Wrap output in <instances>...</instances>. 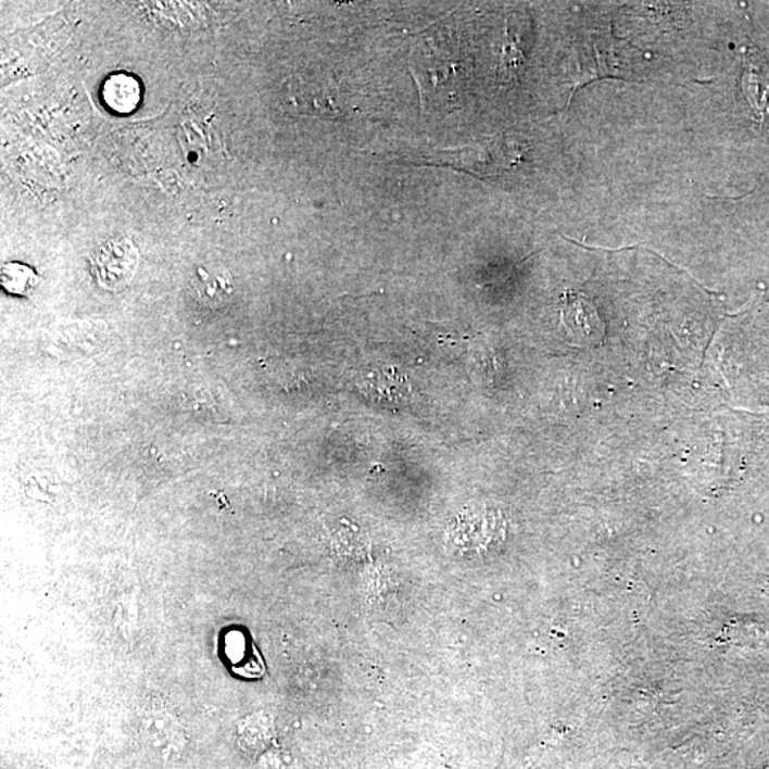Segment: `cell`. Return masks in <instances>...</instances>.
<instances>
[{"label":"cell","mask_w":769,"mask_h":769,"mask_svg":"<svg viewBox=\"0 0 769 769\" xmlns=\"http://www.w3.org/2000/svg\"><path fill=\"white\" fill-rule=\"evenodd\" d=\"M139 251L126 237L112 238L96 250L93 272L106 290H121L131 281L139 267Z\"/></svg>","instance_id":"1"},{"label":"cell","mask_w":769,"mask_h":769,"mask_svg":"<svg viewBox=\"0 0 769 769\" xmlns=\"http://www.w3.org/2000/svg\"><path fill=\"white\" fill-rule=\"evenodd\" d=\"M191 291L201 304L214 308L230 300L235 292V279L224 265H200L192 274Z\"/></svg>","instance_id":"2"},{"label":"cell","mask_w":769,"mask_h":769,"mask_svg":"<svg viewBox=\"0 0 769 769\" xmlns=\"http://www.w3.org/2000/svg\"><path fill=\"white\" fill-rule=\"evenodd\" d=\"M747 61L743 79L744 94L755 117L764 121L769 116V62L758 50H751Z\"/></svg>","instance_id":"3"},{"label":"cell","mask_w":769,"mask_h":769,"mask_svg":"<svg viewBox=\"0 0 769 769\" xmlns=\"http://www.w3.org/2000/svg\"><path fill=\"white\" fill-rule=\"evenodd\" d=\"M102 99L110 112L116 114L135 112L141 100L139 80L125 72L113 73L104 80Z\"/></svg>","instance_id":"4"},{"label":"cell","mask_w":769,"mask_h":769,"mask_svg":"<svg viewBox=\"0 0 769 769\" xmlns=\"http://www.w3.org/2000/svg\"><path fill=\"white\" fill-rule=\"evenodd\" d=\"M567 325L576 336L592 340L602 332L596 313L581 297H567L565 311H563Z\"/></svg>","instance_id":"5"},{"label":"cell","mask_w":769,"mask_h":769,"mask_svg":"<svg viewBox=\"0 0 769 769\" xmlns=\"http://www.w3.org/2000/svg\"><path fill=\"white\" fill-rule=\"evenodd\" d=\"M2 282L3 287L12 294L23 295L29 294L34 290V287L38 283V278L26 265L8 264L3 267Z\"/></svg>","instance_id":"6"}]
</instances>
